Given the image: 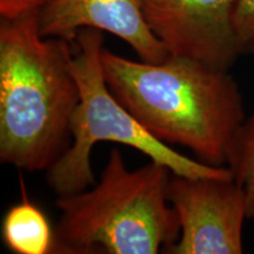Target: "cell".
Masks as SVG:
<instances>
[{"label": "cell", "instance_id": "5", "mask_svg": "<svg viewBox=\"0 0 254 254\" xmlns=\"http://www.w3.org/2000/svg\"><path fill=\"white\" fill-rule=\"evenodd\" d=\"M167 198L180 224V236L164 250L170 254H241L247 215L246 193L234 178L174 174Z\"/></svg>", "mask_w": 254, "mask_h": 254}, {"label": "cell", "instance_id": "9", "mask_svg": "<svg viewBox=\"0 0 254 254\" xmlns=\"http://www.w3.org/2000/svg\"><path fill=\"white\" fill-rule=\"evenodd\" d=\"M227 167L245 190L247 215L254 219V113L245 119L232 142Z\"/></svg>", "mask_w": 254, "mask_h": 254}, {"label": "cell", "instance_id": "2", "mask_svg": "<svg viewBox=\"0 0 254 254\" xmlns=\"http://www.w3.org/2000/svg\"><path fill=\"white\" fill-rule=\"evenodd\" d=\"M73 41L45 38L39 12L0 21V160L47 171L68 148L80 100Z\"/></svg>", "mask_w": 254, "mask_h": 254}, {"label": "cell", "instance_id": "1", "mask_svg": "<svg viewBox=\"0 0 254 254\" xmlns=\"http://www.w3.org/2000/svg\"><path fill=\"white\" fill-rule=\"evenodd\" d=\"M100 60L109 90L146 131L189 148L201 163L226 166L246 119L230 73L172 56L161 63L134 62L105 47Z\"/></svg>", "mask_w": 254, "mask_h": 254}, {"label": "cell", "instance_id": "3", "mask_svg": "<svg viewBox=\"0 0 254 254\" xmlns=\"http://www.w3.org/2000/svg\"><path fill=\"white\" fill-rule=\"evenodd\" d=\"M171 176L153 160L128 170L113 148L93 189L57 199L55 253L157 254L172 245L180 224L167 198Z\"/></svg>", "mask_w": 254, "mask_h": 254}, {"label": "cell", "instance_id": "6", "mask_svg": "<svg viewBox=\"0 0 254 254\" xmlns=\"http://www.w3.org/2000/svg\"><path fill=\"white\" fill-rule=\"evenodd\" d=\"M237 0H144V15L168 56L230 72L240 57L233 27Z\"/></svg>", "mask_w": 254, "mask_h": 254}, {"label": "cell", "instance_id": "7", "mask_svg": "<svg viewBox=\"0 0 254 254\" xmlns=\"http://www.w3.org/2000/svg\"><path fill=\"white\" fill-rule=\"evenodd\" d=\"M82 28L105 31L128 44L141 60L161 63L168 57L144 15V0H50L39 12L45 38L73 41Z\"/></svg>", "mask_w": 254, "mask_h": 254}, {"label": "cell", "instance_id": "11", "mask_svg": "<svg viewBox=\"0 0 254 254\" xmlns=\"http://www.w3.org/2000/svg\"><path fill=\"white\" fill-rule=\"evenodd\" d=\"M50 0H0L1 19H15L23 15L40 12Z\"/></svg>", "mask_w": 254, "mask_h": 254}, {"label": "cell", "instance_id": "10", "mask_svg": "<svg viewBox=\"0 0 254 254\" xmlns=\"http://www.w3.org/2000/svg\"><path fill=\"white\" fill-rule=\"evenodd\" d=\"M233 27L240 56L254 57V0H237Z\"/></svg>", "mask_w": 254, "mask_h": 254}, {"label": "cell", "instance_id": "8", "mask_svg": "<svg viewBox=\"0 0 254 254\" xmlns=\"http://www.w3.org/2000/svg\"><path fill=\"white\" fill-rule=\"evenodd\" d=\"M20 177L21 201L6 212L2 220V239L15 254L55 253L56 234L44 212L32 204Z\"/></svg>", "mask_w": 254, "mask_h": 254}, {"label": "cell", "instance_id": "4", "mask_svg": "<svg viewBox=\"0 0 254 254\" xmlns=\"http://www.w3.org/2000/svg\"><path fill=\"white\" fill-rule=\"evenodd\" d=\"M103 43V33L94 28H82L73 40L72 69L80 100L69 123L72 144L47 170V183L56 194H74L94 184L91 154L99 141H113L135 148L151 160L167 166L174 174L233 178L227 166H211L190 159L146 131L107 87L100 60Z\"/></svg>", "mask_w": 254, "mask_h": 254}]
</instances>
